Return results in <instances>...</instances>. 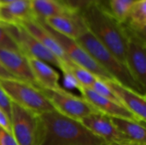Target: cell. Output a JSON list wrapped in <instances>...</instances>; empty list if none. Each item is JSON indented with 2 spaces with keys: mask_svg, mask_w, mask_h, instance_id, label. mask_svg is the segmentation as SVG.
<instances>
[{
  "mask_svg": "<svg viewBox=\"0 0 146 145\" xmlns=\"http://www.w3.org/2000/svg\"><path fill=\"white\" fill-rule=\"evenodd\" d=\"M38 145H107L80 121L56 110L38 115Z\"/></svg>",
  "mask_w": 146,
  "mask_h": 145,
  "instance_id": "1",
  "label": "cell"
},
{
  "mask_svg": "<svg viewBox=\"0 0 146 145\" xmlns=\"http://www.w3.org/2000/svg\"><path fill=\"white\" fill-rule=\"evenodd\" d=\"M86 29L125 64L127 35L103 3H96L80 13ZM126 65V64H125Z\"/></svg>",
  "mask_w": 146,
  "mask_h": 145,
  "instance_id": "2",
  "label": "cell"
},
{
  "mask_svg": "<svg viewBox=\"0 0 146 145\" xmlns=\"http://www.w3.org/2000/svg\"><path fill=\"white\" fill-rule=\"evenodd\" d=\"M75 40L115 81L138 93L145 95V90L134 80L127 66L102 44L86 27Z\"/></svg>",
  "mask_w": 146,
  "mask_h": 145,
  "instance_id": "3",
  "label": "cell"
},
{
  "mask_svg": "<svg viewBox=\"0 0 146 145\" xmlns=\"http://www.w3.org/2000/svg\"><path fill=\"white\" fill-rule=\"evenodd\" d=\"M0 85L12 103L36 115L55 110L43 91L32 84L17 79H0Z\"/></svg>",
  "mask_w": 146,
  "mask_h": 145,
  "instance_id": "4",
  "label": "cell"
},
{
  "mask_svg": "<svg viewBox=\"0 0 146 145\" xmlns=\"http://www.w3.org/2000/svg\"><path fill=\"white\" fill-rule=\"evenodd\" d=\"M6 29L18 44L21 52L28 56L41 60L65 72L66 64L44 46L36 38L28 32L21 24H4Z\"/></svg>",
  "mask_w": 146,
  "mask_h": 145,
  "instance_id": "5",
  "label": "cell"
},
{
  "mask_svg": "<svg viewBox=\"0 0 146 145\" xmlns=\"http://www.w3.org/2000/svg\"><path fill=\"white\" fill-rule=\"evenodd\" d=\"M39 89L49 99L55 110L69 118L80 121L83 118L98 112L82 97L75 96L62 88Z\"/></svg>",
  "mask_w": 146,
  "mask_h": 145,
  "instance_id": "6",
  "label": "cell"
},
{
  "mask_svg": "<svg viewBox=\"0 0 146 145\" xmlns=\"http://www.w3.org/2000/svg\"><path fill=\"white\" fill-rule=\"evenodd\" d=\"M10 123L18 145H38V115L12 103Z\"/></svg>",
  "mask_w": 146,
  "mask_h": 145,
  "instance_id": "7",
  "label": "cell"
},
{
  "mask_svg": "<svg viewBox=\"0 0 146 145\" xmlns=\"http://www.w3.org/2000/svg\"><path fill=\"white\" fill-rule=\"evenodd\" d=\"M125 28L127 35L125 64L134 80L146 90L145 36L129 29L126 26Z\"/></svg>",
  "mask_w": 146,
  "mask_h": 145,
  "instance_id": "8",
  "label": "cell"
},
{
  "mask_svg": "<svg viewBox=\"0 0 146 145\" xmlns=\"http://www.w3.org/2000/svg\"><path fill=\"white\" fill-rule=\"evenodd\" d=\"M41 22L46 27V29L50 32V34L56 38V40L58 42V44L61 45V47L64 50L65 54L68 57V59L73 63L88 70L92 74H94L97 78H98L104 81L114 79L105 70H104L92 59V57L78 44V42L75 39L70 38L66 37L61 33H58L57 32H56L53 29H51L50 27H49L43 21H41Z\"/></svg>",
  "mask_w": 146,
  "mask_h": 145,
  "instance_id": "9",
  "label": "cell"
},
{
  "mask_svg": "<svg viewBox=\"0 0 146 145\" xmlns=\"http://www.w3.org/2000/svg\"><path fill=\"white\" fill-rule=\"evenodd\" d=\"M80 121L93 134L102 138L108 144L133 143L127 138L117 129L110 116L100 112L92 114L83 118Z\"/></svg>",
  "mask_w": 146,
  "mask_h": 145,
  "instance_id": "10",
  "label": "cell"
},
{
  "mask_svg": "<svg viewBox=\"0 0 146 145\" xmlns=\"http://www.w3.org/2000/svg\"><path fill=\"white\" fill-rule=\"evenodd\" d=\"M105 82L115 95L120 103L126 108L139 121L145 123V95L138 93L114 79L107 80Z\"/></svg>",
  "mask_w": 146,
  "mask_h": 145,
  "instance_id": "11",
  "label": "cell"
},
{
  "mask_svg": "<svg viewBox=\"0 0 146 145\" xmlns=\"http://www.w3.org/2000/svg\"><path fill=\"white\" fill-rule=\"evenodd\" d=\"M81 97L86 100L98 112L106 115L110 117L115 118H126L138 121L126 108H124L121 103L111 101L108 98L101 97L93 91L91 88L84 86H77Z\"/></svg>",
  "mask_w": 146,
  "mask_h": 145,
  "instance_id": "12",
  "label": "cell"
},
{
  "mask_svg": "<svg viewBox=\"0 0 146 145\" xmlns=\"http://www.w3.org/2000/svg\"><path fill=\"white\" fill-rule=\"evenodd\" d=\"M0 60L15 79L38 87L27 56L22 52L0 49Z\"/></svg>",
  "mask_w": 146,
  "mask_h": 145,
  "instance_id": "13",
  "label": "cell"
},
{
  "mask_svg": "<svg viewBox=\"0 0 146 145\" xmlns=\"http://www.w3.org/2000/svg\"><path fill=\"white\" fill-rule=\"evenodd\" d=\"M19 24H21L28 32H30L34 38H36L44 46H45L50 51H51L64 64L68 65L73 63L68 59L56 38L50 34V32L46 29V27L43 25L41 21L37 19H33L22 21Z\"/></svg>",
  "mask_w": 146,
  "mask_h": 145,
  "instance_id": "14",
  "label": "cell"
},
{
  "mask_svg": "<svg viewBox=\"0 0 146 145\" xmlns=\"http://www.w3.org/2000/svg\"><path fill=\"white\" fill-rule=\"evenodd\" d=\"M41 21L58 33L73 39H76L86 29L80 13H66L47 18Z\"/></svg>",
  "mask_w": 146,
  "mask_h": 145,
  "instance_id": "15",
  "label": "cell"
},
{
  "mask_svg": "<svg viewBox=\"0 0 146 145\" xmlns=\"http://www.w3.org/2000/svg\"><path fill=\"white\" fill-rule=\"evenodd\" d=\"M26 56L38 88L48 90L62 88L59 85V73L50 64L32 56Z\"/></svg>",
  "mask_w": 146,
  "mask_h": 145,
  "instance_id": "16",
  "label": "cell"
},
{
  "mask_svg": "<svg viewBox=\"0 0 146 145\" xmlns=\"http://www.w3.org/2000/svg\"><path fill=\"white\" fill-rule=\"evenodd\" d=\"M36 19L30 0H16L0 5V21L3 24H17Z\"/></svg>",
  "mask_w": 146,
  "mask_h": 145,
  "instance_id": "17",
  "label": "cell"
},
{
  "mask_svg": "<svg viewBox=\"0 0 146 145\" xmlns=\"http://www.w3.org/2000/svg\"><path fill=\"white\" fill-rule=\"evenodd\" d=\"M117 129L130 141L141 145H146L145 123L136 120L110 117Z\"/></svg>",
  "mask_w": 146,
  "mask_h": 145,
  "instance_id": "18",
  "label": "cell"
},
{
  "mask_svg": "<svg viewBox=\"0 0 146 145\" xmlns=\"http://www.w3.org/2000/svg\"><path fill=\"white\" fill-rule=\"evenodd\" d=\"M33 11L37 20L44 21L47 18L70 11L61 0H30Z\"/></svg>",
  "mask_w": 146,
  "mask_h": 145,
  "instance_id": "19",
  "label": "cell"
},
{
  "mask_svg": "<svg viewBox=\"0 0 146 145\" xmlns=\"http://www.w3.org/2000/svg\"><path fill=\"white\" fill-rule=\"evenodd\" d=\"M124 25L129 29L145 36L146 0H135Z\"/></svg>",
  "mask_w": 146,
  "mask_h": 145,
  "instance_id": "20",
  "label": "cell"
},
{
  "mask_svg": "<svg viewBox=\"0 0 146 145\" xmlns=\"http://www.w3.org/2000/svg\"><path fill=\"white\" fill-rule=\"evenodd\" d=\"M64 75H70L77 83V86H84L87 88H91L93 83L95 82L97 77L92 74L88 70L77 66L74 63H70L66 65Z\"/></svg>",
  "mask_w": 146,
  "mask_h": 145,
  "instance_id": "21",
  "label": "cell"
},
{
  "mask_svg": "<svg viewBox=\"0 0 146 145\" xmlns=\"http://www.w3.org/2000/svg\"><path fill=\"white\" fill-rule=\"evenodd\" d=\"M135 0H108L106 7L111 15L121 24L127 21L129 12Z\"/></svg>",
  "mask_w": 146,
  "mask_h": 145,
  "instance_id": "22",
  "label": "cell"
},
{
  "mask_svg": "<svg viewBox=\"0 0 146 145\" xmlns=\"http://www.w3.org/2000/svg\"><path fill=\"white\" fill-rule=\"evenodd\" d=\"M0 49L21 52L18 44L15 43L12 36L6 29L5 25L1 23H0Z\"/></svg>",
  "mask_w": 146,
  "mask_h": 145,
  "instance_id": "23",
  "label": "cell"
},
{
  "mask_svg": "<svg viewBox=\"0 0 146 145\" xmlns=\"http://www.w3.org/2000/svg\"><path fill=\"white\" fill-rule=\"evenodd\" d=\"M91 89L93 91H95L97 94L100 95L101 97H104L108 98V99H110L111 101H114V102H116V103H120L119 100L117 99L115 95L113 93V91L110 89V87L108 86V85L106 84L105 81L97 78L95 82L92 85Z\"/></svg>",
  "mask_w": 146,
  "mask_h": 145,
  "instance_id": "24",
  "label": "cell"
},
{
  "mask_svg": "<svg viewBox=\"0 0 146 145\" xmlns=\"http://www.w3.org/2000/svg\"><path fill=\"white\" fill-rule=\"evenodd\" d=\"M63 3L70 11L80 13L93 3H103V0H63Z\"/></svg>",
  "mask_w": 146,
  "mask_h": 145,
  "instance_id": "25",
  "label": "cell"
},
{
  "mask_svg": "<svg viewBox=\"0 0 146 145\" xmlns=\"http://www.w3.org/2000/svg\"><path fill=\"white\" fill-rule=\"evenodd\" d=\"M11 104L12 102L10 101V99L9 98V97L0 85V109L7 114L9 119L11 114Z\"/></svg>",
  "mask_w": 146,
  "mask_h": 145,
  "instance_id": "26",
  "label": "cell"
},
{
  "mask_svg": "<svg viewBox=\"0 0 146 145\" xmlns=\"http://www.w3.org/2000/svg\"><path fill=\"white\" fill-rule=\"evenodd\" d=\"M0 145H18L13 135L0 128Z\"/></svg>",
  "mask_w": 146,
  "mask_h": 145,
  "instance_id": "27",
  "label": "cell"
},
{
  "mask_svg": "<svg viewBox=\"0 0 146 145\" xmlns=\"http://www.w3.org/2000/svg\"><path fill=\"white\" fill-rule=\"evenodd\" d=\"M0 128L5 130L6 132L12 134L11 132V123L10 119L7 114L0 109Z\"/></svg>",
  "mask_w": 146,
  "mask_h": 145,
  "instance_id": "28",
  "label": "cell"
},
{
  "mask_svg": "<svg viewBox=\"0 0 146 145\" xmlns=\"http://www.w3.org/2000/svg\"><path fill=\"white\" fill-rule=\"evenodd\" d=\"M0 79H15L11 75V73L6 69V68L3 66L1 60H0Z\"/></svg>",
  "mask_w": 146,
  "mask_h": 145,
  "instance_id": "29",
  "label": "cell"
},
{
  "mask_svg": "<svg viewBox=\"0 0 146 145\" xmlns=\"http://www.w3.org/2000/svg\"><path fill=\"white\" fill-rule=\"evenodd\" d=\"M107 145H141L135 143H127V144H108Z\"/></svg>",
  "mask_w": 146,
  "mask_h": 145,
  "instance_id": "30",
  "label": "cell"
},
{
  "mask_svg": "<svg viewBox=\"0 0 146 145\" xmlns=\"http://www.w3.org/2000/svg\"><path fill=\"white\" fill-rule=\"evenodd\" d=\"M14 1H16V0H0V3H11V2H14Z\"/></svg>",
  "mask_w": 146,
  "mask_h": 145,
  "instance_id": "31",
  "label": "cell"
},
{
  "mask_svg": "<svg viewBox=\"0 0 146 145\" xmlns=\"http://www.w3.org/2000/svg\"><path fill=\"white\" fill-rule=\"evenodd\" d=\"M0 5H1V3H0ZM0 23H1V24H3V23H2V22H1V21H0Z\"/></svg>",
  "mask_w": 146,
  "mask_h": 145,
  "instance_id": "32",
  "label": "cell"
},
{
  "mask_svg": "<svg viewBox=\"0 0 146 145\" xmlns=\"http://www.w3.org/2000/svg\"><path fill=\"white\" fill-rule=\"evenodd\" d=\"M61 1H62V3H63V0H61Z\"/></svg>",
  "mask_w": 146,
  "mask_h": 145,
  "instance_id": "33",
  "label": "cell"
}]
</instances>
